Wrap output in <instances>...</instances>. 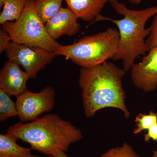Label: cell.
Masks as SVG:
<instances>
[{
	"instance_id": "10",
	"label": "cell",
	"mask_w": 157,
	"mask_h": 157,
	"mask_svg": "<svg viewBox=\"0 0 157 157\" xmlns=\"http://www.w3.org/2000/svg\"><path fill=\"white\" fill-rule=\"evenodd\" d=\"M29 79L25 71L19 66L9 60L5 63L0 74V89L10 96L17 97L27 89V82Z\"/></svg>"
},
{
	"instance_id": "5",
	"label": "cell",
	"mask_w": 157,
	"mask_h": 157,
	"mask_svg": "<svg viewBox=\"0 0 157 157\" xmlns=\"http://www.w3.org/2000/svg\"><path fill=\"white\" fill-rule=\"evenodd\" d=\"M2 25V29L9 34L11 41L14 43L52 52L61 45L48 34L45 24L36 11L34 0L27 1L24 9L16 20Z\"/></svg>"
},
{
	"instance_id": "17",
	"label": "cell",
	"mask_w": 157,
	"mask_h": 157,
	"mask_svg": "<svg viewBox=\"0 0 157 157\" xmlns=\"http://www.w3.org/2000/svg\"><path fill=\"white\" fill-rule=\"evenodd\" d=\"M101 157H140L132 146L124 143L121 146L113 147L101 155Z\"/></svg>"
},
{
	"instance_id": "22",
	"label": "cell",
	"mask_w": 157,
	"mask_h": 157,
	"mask_svg": "<svg viewBox=\"0 0 157 157\" xmlns=\"http://www.w3.org/2000/svg\"><path fill=\"white\" fill-rule=\"evenodd\" d=\"M129 2L133 5H139L144 0H128Z\"/></svg>"
},
{
	"instance_id": "2",
	"label": "cell",
	"mask_w": 157,
	"mask_h": 157,
	"mask_svg": "<svg viewBox=\"0 0 157 157\" xmlns=\"http://www.w3.org/2000/svg\"><path fill=\"white\" fill-rule=\"evenodd\" d=\"M110 5L118 14L123 15L121 19H113L98 15L94 22L108 21L115 24L118 29L119 41L117 51L112 59L121 60L125 71L131 70L135 60L145 56L150 50L145 38L150 34V28L146 29L148 20L157 14V6L136 11L127 8L118 0H109Z\"/></svg>"
},
{
	"instance_id": "9",
	"label": "cell",
	"mask_w": 157,
	"mask_h": 157,
	"mask_svg": "<svg viewBox=\"0 0 157 157\" xmlns=\"http://www.w3.org/2000/svg\"><path fill=\"white\" fill-rule=\"evenodd\" d=\"M78 17L67 7H62L54 16L45 24L48 34L54 39L63 36H72L79 33L80 25Z\"/></svg>"
},
{
	"instance_id": "4",
	"label": "cell",
	"mask_w": 157,
	"mask_h": 157,
	"mask_svg": "<svg viewBox=\"0 0 157 157\" xmlns=\"http://www.w3.org/2000/svg\"><path fill=\"white\" fill-rule=\"evenodd\" d=\"M120 34L109 28L98 33L85 36L72 45H61L54 53L63 56L82 67L101 64L113 58L117 51Z\"/></svg>"
},
{
	"instance_id": "15",
	"label": "cell",
	"mask_w": 157,
	"mask_h": 157,
	"mask_svg": "<svg viewBox=\"0 0 157 157\" xmlns=\"http://www.w3.org/2000/svg\"><path fill=\"white\" fill-rule=\"evenodd\" d=\"M10 95L0 89V121H5L11 117L17 116L16 104L11 100Z\"/></svg>"
},
{
	"instance_id": "16",
	"label": "cell",
	"mask_w": 157,
	"mask_h": 157,
	"mask_svg": "<svg viewBox=\"0 0 157 157\" xmlns=\"http://www.w3.org/2000/svg\"><path fill=\"white\" fill-rule=\"evenodd\" d=\"M136 127L134 130L135 134L147 130L152 126L157 123V113L151 110L148 114L140 113L135 118Z\"/></svg>"
},
{
	"instance_id": "7",
	"label": "cell",
	"mask_w": 157,
	"mask_h": 157,
	"mask_svg": "<svg viewBox=\"0 0 157 157\" xmlns=\"http://www.w3.org/2000/svg\"><path fill=\"white\" fill-rule=\"evenodd\" d=\"M55 95L53 88L47 86L37 93L27 89L16 97L15 104L20 122L35 120L42 113L52 110L55 105Z\"/></svg>"
},
{
	"instance_id": "13",
	"label": "cell",
	"mask_w": 157,
	"mask_h": 157,
	"mask_svg": "<svg viewBox=\"0 0 157 157\" xmlns=\"http://www.w3.org/2000/svg\"><path fill=\"white\" fill-rule=\"evenodd\" d=\"M63 0H34L38 16L44 24L57 13L62 8Z\"/></svg>"
},
{
	"instance_id": "3",
	"label": "cell",
	"mask_w": 157,
	"mask_h": 157,
	"mask_svg": "<svg viewBox=\"0 0 157 157\" xmlns=\"http://www.w3.org/2000/svg\"><path fill=\"white\" fill-rule=\"evenodd\" d=\"M7 133L28 143L32 149L49 156L59 150L67 151L83 137L79 129L56 114H46L30 122L16 123Z\"/></svg>"
},
{
	"instance_id": "20",
	"label": "cell",
	"mask_w": 157,
	"mask_h": 157,
	"mask_svg": "<svg viewBox=\"0 0 157 157\" xmlns=\"http://www.w3.org/2000/svg\"><path fill=\"white\" fill-rule=\"evenodd\" d=\"M147 133L144 134V140L149 142L151 140L157 142V123L147 130Z\"/></svg>"
},
{
	"instance_id": "14",
	"label": "cell",
	"mask_w": 157,
	"mask_h": 157,
	"mask_svg": "<svg viewBox=\"0 0 157 157\" xmlns=\"http://www.w3.org/2000/svg\"><path fill=\"white\" fill-rule=\"evenodd\" d=\"M27 0H5L0 14V24L16 20L25 7Z\"/></svg>"
},
{
	"instance_id": "6",
	"label": "cell",
	"mask_w": 157,
	"mask_h": 157,
	"mask_svg": "<svg viewBox=\"0 0 157 157\" xmlns=\"http://www.w3.org/2000/svg\"><path fill=\"white\" fill-rule=\"evenodd\" d=\"M6 52L9 60L21 66L30 79L36 78L39 71L50 63L56 56L52 52L12 42Z\"/></svg>"
},
{
	"instance_id": "19",
	"label": "cell",
	"mask_w": 157,
	"mask_h": 157,
	"mask_svg": "<svg viewBox=\"0 0 157 157\" xmlns=\"http://www.w3.org/2000/svg\"><path fill=\"white\" fill-rule=\"evenodd\" d=\"M11 41L9 34L3 29L0 30V53L6 51Z\"/></svg>"
},
{
	"instance_id": "21",
	"label": "cell",
	"mask_w": 157,
	"mask_h": 157,
	"mask_svg": "<svg viewBox=\"0 0 157 157\" xmlns=\"http://www.w3.org/2000/svg\"><path fill=\"white\" fill-rule=\"evenodd\" d=\"M54 157H69L65 153V151L62 150H59L52 155Z\"/></svg>"
},
{
	"instance_id": "24",
	"label": "cell",
	"mask_w": 157,
	"mask_h": 157,
	"mask_svg": "<svg viewBox=\"0 0 157 157\" xmlns=\"http://www.w3.org/2000/svg\"><path fill=\"white\" fill-rule=\"evenodd\" d=\"M152 157H157V150L153 151V155Z\"/></svg>"
},
{
	"instance_id": "1",
	"label": "cell",
	"mask_w": 157,
	"mask_h": 157,
	"mask_svg": "<svg viewBox=\"0 0 157 157\" xmlns=\"http://www.w3.org/2000/svg\"><path fill=\"white\" fill-rule=\"evenodd\" d=\"M125 72L112 62L107 61L80 69L78 85L82 90L86 117H92L98 110L107 107L120 109L126 118L130 117L131 113L126 106V94L123 87Z\"/></svg>"
},
{
	"instance_id": "23",
	"label": "cell",
	"mask_w": 157,
	"mask_h": 157,
	"mask_svg": "<svg viewBox=\"0 0 157 157\" xmlns=\"http://www.w3.org/2000/svg\"><path fill=\"white\" fill-rule=\"evenodd\" d=\"M5 0H0V8H3L5 4Z\"/></svg>"
},
{
	"instance_id": "11",
	"label": "cell",
	"mask_w": 157,
	"mask_h": 157,
	"mask_svg": "<svg viewBox=\"0 0 157 157\" xmlns=\"http://www.w3.org/2000/svg\"><path fill=\"white\" fill-rule=\"evenodd\" d=\"M78 18L92 21L100 14L109 0H65Z\"/></svg>"
},
{
	"instance_id": "25",
	"label": "cell",
	"mask_w": 157,
	"mask_h": 157,
	"mask_svg": "<svg viewBox=\"0 0 157 157\" xmlns=\"http://www.w3.org/2000/svg\"><path fill=\"white\" fill-rule=\"evenodd\" d=\"M48 157H54L53 155H51L48 156Z\"/></svg>"
},
{
	"instance_id": "8",
	"label": "cell",
	"mask_w": 157,
	"mask_h": 157,
	"mask_svg": "<svg viewBox=\"0 0 157 157\" xmlns=\"http://www.w3.org/2000/svg\"><path fill=\"white\" fill-rule=\"evenodd\" d=\"M132 81L136 87L146 93L157 87V45L149 51L142 61L131 69Z\"/></svg>"
},
{
	"instance_id": "12",
	"label": "cell",
	"mask_w": 157,
	"mask_h": 157,
	"mask_svg": "<svg viewBox=\"0 0 157 157\" xmlns=\"http://www.w3.org/2000/svg\"><path fill=\"white\" fill-rule=\"evenodd\" d=\"M18 138L7 133L0 135V157H40L32 154V148H28L18 145Z\"/></svg>"
},
{
	"instance_id": "18",
	"label": "cell",
	"mask_w": 157,
	"mask_h": 157,
	"mask_svg": "<svg viewBox=\"0 0 157 157\" xmlns=\"http://www.w3.org/2000/svg\"><path fill=\"white\" fill-rule=\"evenodd\" d=\"M150 28V34L146 40V43L150 49L157 45V14L155 15L154 18Z\"/></svg>"
}]
</instances>
